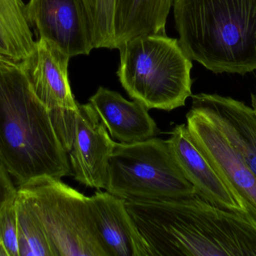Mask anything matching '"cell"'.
<instances>
[{
    "label": "cell",
    "mask_w": 256,
    "mask_h": 256,
    "mask_svg": "<svg viewBox=\"0 0 256 256\" xmlns=\"http://www.w3.org/2000/svg\"><path fill=\"white\" fill-rule=\"evenodd\" d=\"M15 198L0 210V256H20Z\"/></svg>",
    "instance_id": "cell-19"
},
{
    "label": "cell",
    "mask_w": 256,
    "mask_h": 256,
    "mask_svg": "<svg viewBox=\"0 0 256 256\" xmlns=\"http://www.w3.org/2000/svg\"><path fill=\"white\" fill-rule=\"evenodd\" d=\"M88 200L106 256H152L148 244L128 212L126 200L100 190Z\"/></svg>",
    "instance_id": "cell-11"
},
{
    "label": "cell",
    "mask_w": 256,
    "mask_h": 256,
    "mask_svg": "<svg viewBox=\"0 0 256 256\" xmlns=\"http://www.w3.org/2000/svg\"><path fill=\"white\" fill-rule=\"evenodd\" d=\"M126 204L152 256H256V217L248 210L197 195Z\"/></svg>",
    "instance_id": "cell-1"
},
{
    "label": "cell",
    "mask_w": 256,
    "mask_h": 256,
    "mask_svg": "<svg viewBox=\"0 0 256 256\" xmlns=\"http://www.w3.org/2000/svg\"><path fill=\"white\" fill-rule=\"evenodd\" d=\"M27 15L39 39L58 47L70 57L94 49L92 23L85 0H30Z\"/></svg>",
    "instance_id": "cell-9"
},
{
    "label": "cell",
    "mask_w": 256,
    "mask_h": 256,
    "mask_svg": "<svg viewBox=\"0 0 256 256\" xmlns=\"http://www.w3.org/2000/svg\"><path fill=\"white\" fill-rule=\"evenodd\" d=\"M70 58L54 44L39 39L32 54L20 62L33 91L50 111L57 135L67 152L73 144L78 111L68 79Z\"/></svg>",
    "instance_id": "cell-7"
},
{
    "label": "cell",
    "mask_w": 256,
    "mask_h": 256,
    "mask_svg": "<svg viewBox=\"0 0 256 256\" xmlns=\"http://www.w3.org/2000/svg\"><path fill=\"white\" fill-rule=\"evenodd\" d=\"M15 207L20 256H54L52 246L40 221L18 190Z\"/></svg>",
    "instance_id": "cell-17"
},
{
    "label": "cell",
    "mask_w": 256,
    "mask_h": 256,
    "mask_svg": "<svg viewBox=\"0 0 256 256\" xmlns=\"http://www.w3.org/2000/svg\"><path fill=\"white\" fill-rule=\"evenodd\" d=\"M0 163L16 188L34 177L72 175L50 110L20 62L0 58Z\"/></svg>",
    "instance_id": "cell-2"
},
{
    "label": "cell",
    "mask_w": 256,
    "mask_h": 256,
    "mask_svg": "<svg viewBox=\"0 0 256 256\" xmlns=\"http://www.w3.org/2000/svg\"><path fill=\"white\" fill-rule=\"evenodd\" d=\"M16 189L40 221L54 256H106L88 197L48 176L34 177Z\"/></svg>",
    "instance_id": "cell-5"
},
{
    "label": "cell",
    "mask_w": 256,
    "mask_h": 256,
    "mask_svg": "<svg viewBox=\"0 0 256 256\" xmlns=\"http://www.w3.org/2000/svg\"><path fill=\"white\" fill-rule=\"evenodd\" d=\"M252 109L255 111V114L256 115V93L252 95Z\"/></svg>",
    "instance_id": "cell-21"
},
{
    "label": "cell",
    "mask_w": 256,
    "mask_h": 256,
    "mask_svg": "<svg viewBox=\"0 0 256 256\" xmlns=\"http://www.w3.org/2000/svg\"><path fill=\"white\" fill-rule=\"evenodd\" d=\"M192 107L207 115L224 132L256 177V115L240 101L218 94L192 96Z\"/></svg>",
    "instance_id": "cell-13"
},
{
    "label": "cell",
    "mask_w": 256,
    "mask_h": 256,
    "mask_svg": "<svg viewBox=\"0 0 256 256\" xmlns=\"http://www.w3.org/2000/svg\"><path fill=\"white\" fill-rule=\"evenodd\" d=\"M180 46L215 74L256 70V0H174Z\"/></svg>",
    "instance_id": "cell-3"
},
{
    "label": "cell",
    "mask_w": 256,
    "mask_h": 256,
    "mask_svg": "<svg viewBox=\"0 0 256 256\" xmlns=\"http://www.w3.org/2000/svg\"><path fill=\"white\" fill-rule=\"evenodd\" d=\"M116 144L91 104L78 103L74 138L68 152L75 180L88 187L106 190Z\"/></svg>",
    "instance_id": "cell-10"
},
{
    "label": "cell",
    "mask_w": 256,
    "mask_h": 256,
    "mask_svg": "<svg viewBox=\"0 0 256 256\" xmlns=\"http://www.w3.org/2000/svg\"><path fill=\"white\" fill-rule=\"evenodd\" d=\"M166 141L184 176L194 187L196 195L221 208L246 210L197 148L186 124L176 126Z\"/></svg>",
    "instance_id": "cell-12"
},
{
    "label": "cell",
    "mask_w": 256,
    "mask_h": 256,
    "mask_svg": "<svg viewBox=\"0 0 256 256\" xmlns=\"http://www.w3.org/2000/svg\"><path fill=\"white\" fill-rule=\"evenodd\" d=\"M118 49L122 86L148 109L171 111L192 96V60L178 39L148 35L126 41Z\"/></svg>",
    "instance_id": "cell-4"
},
{
    "label": "cell",
    "mask_w": 256,
    "mask_h": 256,
    "mask_svg": "<svg viewBox=\"0 0 256 256\" xmlns=\"http://www.w3.org/2000/svg\"><path fill=\"white\" fill-rule=\"evenodd\" d=\"M26 5L22 0H0V58L21 62L34 50Z\"/></svg>",
    "instance_id": "cell-15"
},
{
    "label": "cell",
    "mask_w": 256,
    "mask_h": 256,
    "mask_svg": "<svg viewBox=\"0 0 256 256\" xmlns=\"http://www.w3.org/2000/svg\"><path fill=\"white\" fill-rule=\"evenodd\" d=\"M16 190L12 177L0 163V210L6 203L16 197Z\"/></svg>",
    "instance_id": "cell-20"
},
{
    "label": "cell",
    "mask_w": 256,
    "mask_h": 256,
    "mask_svg": "<svg viewBox=\"0 0 256 256\" xmlns=\"http://www.w3.org/2000/svg\"><path fill=\"white\" fill-rule=\"evenodd\" d=\"M186 127L197 148L240 205L256 217V177L236 147L207 115L191 107Z\"/></svg>",
    "instance_id": "cell-8"
},
{
    "label": "cell",
    "mask_w": 256,
    "mask_h": 256,
    "mask_svg": "<svg viewBox=\"0 0 256 256\" xmlns=\"http://www.w3.org/2000/svg\"><path fill=\"white\" fill-rule=\"evenodd\" d=\"M92 23L94 48H116L124 0H85Z\"/></svg>",
    "instance_id": "cell-18"
},
{
    "label": "cell",
    "mask_w": 256,
    "mask_h": 256,
    "mask_svg": "<svg viewBox=\"0 0 256 256\" xmlns=\"http://www.w3.org/2000/svg\"><path fill=\"white\" fill-rule=\"evenodd\" d=\"M90 102L111 138L132 144L158 135V126L148 109L138 101L130 102L118 93L100 87Z\"/></svg>",
    "instance_id": "cell-14"
},
{
    "label": "cell",
    "mask_w": 256,
    "mask_h": 256,
    "mask_svg": "<svg viewBox=\"0 0 256 256\" xmlns=\"http://www.w3.org/2000/svg\"><path fill=\"white\" fill-rule=\"evenodd\" d=\"M174 0H124L117 49L126 41L148 35H166L167 17Z\"/></svg>",
    "instance_id": "cell-16"
},
{
    "label": "cell",
    "mask_w": 256,
    "mask_h": 256,
    "mask_svg": "<svg viewBox=\"0 0 256 256\" xmlns=\"http://www.w3.org/2000/svg\"><path fill=\"white\" fill-rule=\"evenodd\" d=\"M106 191L124 200L159 201L196 195L167 141L149 138L116 142L110 161Z\"/></svg>",
    "instance_id": "cell-6"
}]
</instances>
